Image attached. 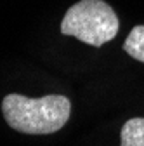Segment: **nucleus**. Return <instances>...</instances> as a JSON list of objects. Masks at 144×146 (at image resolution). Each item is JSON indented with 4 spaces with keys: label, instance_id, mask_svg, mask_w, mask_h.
I'll use <instances>...</instances> for the list:
<instances>
[{
    "label": "nucleus",
    "instance_id": "nucleus-1",
    "mask_svg": "<svg viewBox=\"0 0 144 146\" xmlns=\"http://www.w3.org/2000/svg\"><path fill=\"white\" fill-rule=\"evenodd\" d=\"M5 122L23 134H54L66 125L71 113V103L66 96L50 94L31 99L21 94H9L2 101Z\"/></svg>",
    "mask_w": 144,
    "mask_h": 146
},
{
    "label": "nucleus",
    "instance_id": "nucleus-2",
    "mask_svg": "<svg viewBox=\"0 0 144 146\" xmlns=\"http://www.w3.org/2000/svg\"><path fill=\"white\" fill-rule=\"evenodd\" d=\"M118 17L104 0H80L71 5L63 17L61 33L101 47L118 33Z\"/></svg>",
    "mask_w": 144,
    "mask_h": 146
},
{
    "label": "nucleus",
    "instance_id": "nucleus-3",
    "mask_svg": "<svg viewBox=\"0 0 144 146\" xmlns=\"http://www.w3.org/2000/svg\"><path fill=\"white\" fill-rule=\"evenodd\" d=\"M122 146H144V118H130L122 127Z\"/></svg>",
    "mask_w": 144,
    "mask_h": 146
},
{
    "label": "nucleus",
    "instance_id": "nucleus-4",
    "mask_svg": "<svg viewBox=\"0 0 144 146\" xmlns=\"http://www.w3.org/2000/svg\"><path fill=\"white\" fill-rule=\"evenodd\" d=\"M123 50L134 59L144 63V25L132 28V31L123 42Z\"/></svg>",
    "mask_w": 144,
    "mask_h": 146
}]
</instances>
